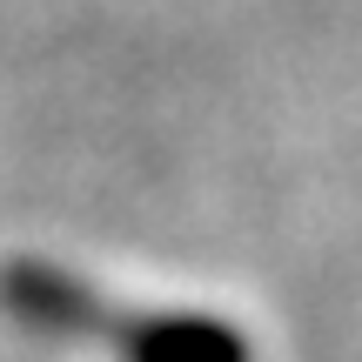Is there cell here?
<instances>
[{
    "instance_id": "7a4b0ae2",
    "label": "cell",
    "mask_w": 362,
    "mask_h": 362,
    "mask_svg": "<svg viewBox=\"0 0 362 362\" xmlns=\"http://www.w3.org/2000/svg\"><path fill=\"white\" fill-rule=\"evenodd\" d=\"M0 309L40 336H94L107 302L54 262H7L0 269Z\"/></svg>"
},
{
    "instance_id": "6da1fadb",
    "label": "cell",
    "mask_w": 362,
    "mask_h": 362,
    "mask_svg": "<svg viewBox=\"0 0 362 362\" xmlns=\"http://www.w3.org/2000/svg\"><path fill=\"white\" fill-rule=\"evenodd\" d=\"M94 342H107L115 362H255V349L242 342V329L221 322V315H121L101 309L94 322Z\"/></svg>"
}]
</instances>
